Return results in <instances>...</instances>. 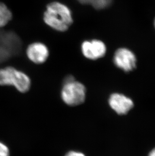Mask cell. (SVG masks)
<instances>
[{
  "label": "cell",
  "mask_w": 155,
  "mask_h": 156,
  "mask_svg": "<svg viewBox=\"0 0 155 156\" xmlns=\"http://www.w3.org/2000/svg\"><path fill=\"white\" fill-rule=\"evenodd\" d=\"M43 19L47 26L60 32L67 31L73 23L70 9L59 2H53L47 5Z\"/></svg>",
  "instance_id": "1"
},
{
  "label": "cell",
  "mask_w": 155,
  "mask_h": 156,
  "mask_svg": "<svg viewBox=\"0 0 155 156\" xmlns=\"http://www.w3.org/2000/svg\"><path fill=\"white\" fill-rule=\"evenodd\" d=\"M0 86H14L21 93L28 91L31 86L29 77L13 67L0 69Z\"/></svg>",
  "instance_id": "2"
},
{
  "label": "cell",
  "mask_w": 155,
  "mask_h": 156,
  "mask_svg": "<svg viewBox=\"0 0 155 156\" xmlns=\"http://www.w3.org/2000/svg\"><path fill=\"white\" fill-rule=\"evenodd\" d=\"M86 90L82 83L76 81L73 77H66L61 91V98L64 103L71 106L83 103L86 98Z\"/></svg>",
  "instance_id": "3"
},
{
  "label": "cell",
  "mask_w": 155,
  "mask_h": 156,
  "mask_svg": "<svg viewBox=\"0 0 155 156\" xmlns=\"http://www.w3.org/2000/svg\"><path fill=\"white\" fill-rule=\"evenodd\" d=\"M22 43L15 33L0 30V63L20 52Z\"/></svg>",
  "instance_id": "4"
},
{
  "label": "cell",
  "mask_w": 155,
  "mask_h": 156,
  "mask_svg": "<svg viewBox=\"0 0 155 156\" xmlns=\"http://www.w3.org/2000/svg\"><path fill=\"white\" fill-rule=\"evenodd\" d=\"M113 62L117 68L124 72H130L136 67V58L132 51L122 48L114 53Z\"/></svg>",
  "instance_id": "5"
},
{
  "label": "cell",
  "mask_w": 155,
  "mask_h": 156,
  "mask_svg": "<svg viewBox=\"0 0 155 156\" xmlns=\"http://www.w3.org/2000/svg\"><path fill=\"white\" fill-rule=\"evenodd\" d=\"M81 51L87 59L95 60L105 56L106 53V47L100 40L85 41L81 44Z\"/></svg>",
  "instance_id": "6"
},
{
  "label": "cell",
  "mask_w": 155,
  "mask_h": 156,
  "mask_svg": "<svg viewBox=\"0 0 155 156\" xmlns=\"http://www.w3.org/2000/svg\"><path fill=\"white\" fill-rule=\"evenodd\" d=\"M110 107L119 115H125L134 106L133 101L129 98L119 93L111 94L108 100Z\"/></svg>",
  "instance_id": "7"
},
{
  "label": "cell",
  "mask_w": 155,
  "mask_h": 156,
  "mask_svg": "<svg viewBox=\"0 0 155 156\" xmlns=\"http://www.w3.org/2000/svg\"><path fill=\"white\" fill-rule=\"evenodd\" d=\"M26 55L31 62L40 64L44 63L47 60L50 52L46 44L41 42H34L27 48Z\"/></svg>",
  "instance_id": "8"
},
{
  "label": "cell",
  "mask_w": 155,
  "mask_h": 156,
  "mask_svg": "<svg viewBox=\"0 0 155 156\" xmlns=\"http://www.w3.org/2000/svg\"><path fill=\"white\" fill-rule=\"evenodd\" d=\"M11 11L5 4L0 2V28L7 25L12 19Z\"/></svg>",
  "instance_id": "9"
},
{
  "label": "cell",
  "mask_w": 155,
  "mask_h": 156,
  "mask_svg": "<svg viewBox=\"0 0 155 156\" xmlns=\"http://www.w3.org/2000/svg\"><path fill=\"white\" fill-rule=\"evenodd\" d=\"M111 0H78L81 4L90 5L96 9H102L108 6Z\"/></svg>",
  "instance_id": "10"
},
{
  "label": "cell",
  "mask_w": 155,
  "mask_h": 156,
  "mask_svg": "<svg viewBox=\"0 0 155 156\" xmlns=\"http://www.w3.org/2000/svg\"><path fill=\"white\" fill-rule=\"evenodd\" d=\"M0 156H10L9 148L1 141H0Z\"/></svg>",
  "instance_id": "11"
},
{
  "label": "cell",
  "mask_w": 155,
  "mask_h": 156,
  "mask_svg": "<svg viewBox=\"0 0 155 156\" xmlns=\"http://www.w3.org/2000/svg\"><path fill=\"white\" fill-rule=\"evenodd\" d=\"M64 156H86L82 152L75 151H71L67 152Z\"/></svg>",
  "instance_id": "12"
},
{
  "label": "cell",
  "mask_w": 155,
  "mask_h": 156,
  "mask_svg": "<svg viewBox=\"0 0 155 156\" xmlns=\"http://www.w3.org/2000/svg\"><path fill=\"white\" fill-rule=\"evenodd\" d=\"M148 156H155V147L150 152Z\"/></svg>",
  "instance_id": "13"
},
{
  "label": "cell",
  "mask_w": 155,
  "mask_h": 156,
  "mask_svg": "<svg viewBox=\"0 0 155 156\" xmlns=\"http://www.w3.org/2000/svg\"><path fill=\"white\" fill-rule=\"evenodd\" d=\"M154 27H155V20H154Z\"/></svg>",
  "instance_id": "14"
}]
</instances>
